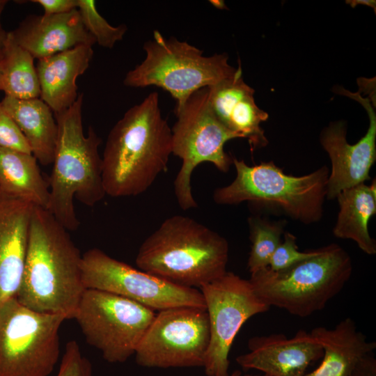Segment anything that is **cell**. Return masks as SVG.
<instances>
[{"label":"cell","mask_w":376,"mask_h":376,"mask_svg":"<svg viewBox=\"0 0 376 376\" xmlns=\"http://www.w3.org/2000/svg\"><path fill=\"white\" fill-rule=\"evenodd\" d=\"M47 209L34 206L17 300L37 312L74 319L86 288L82 254Z\"/></svg>","instance_id":"obj_1"},{"label":"cell","mask_w":376,"mask_h":376,"mask_svg":"<svg viewBox=\"0 0 376 376\" xmlns=\"http://www.w3.org/2000/svg\"><path fill=\"white\" fill-rule=\"evenodd\" d=\"M171 128L162 116L157 92L130 108L109 133L102 157L106 195L134 196L167 171Z\"/></svg>","instance_id":"obj_2"},{"label":"cell","mask_w":376,"mask_h":376,"mask_svg":"<svg viewBox=\"0 0 376 376\" xmlns=\"http://www.w3.org/2000/svg\"><path fill=\"white\" fill-rule=\"evenodd\" d=\"M228 256L225 237L192 218L177 214L165 219L143 242L135 263L152 275L199 289L227 272Z\"/></svg>","instance_id":"obj_3"},{"label":"cell","mask_w":376,"mask_h":376,"mask_svg":"<svg viewBox=\"0 0 376 376\" xmlns=\"http://www.w3.org/2000/svg\"><path fill=\"white\" fill-rule=\"evenodd\" d=\"M84 94L66 110L54 113L57 139L49 180L47 210L67 230H75L80 221L74 199L92 207L105 196L102 176V140L92 126L84 134L82 121Z\"/></svg>","instance_id":"obj_4"},{"label":"cell","mask_w":376,"mask_h":376,"mask_svg":"<svg viewBox=\"0 0 376 376\" xmlns=\"http://www.w3.org/2000/svg\"><path fill=\"white\" fill-rule=\"evenodd\" d=\"M236 176L217 188L213 200L219 205L247 202L252 208L283 214L304 224L322 219L329 171L326 166L304 175L284 173L273 161L249 166L233 157Z\"/></svg>","instance_id":"obj_5"},{"label":"cell","mask_w":376,"mask_h":376,"mask_svg":"<svg viewBox=\"0 0 376 376\" xmlns=\"http://www.w3.org/2000/svg\"><path fill=\"white\" fill-rule=\"evenodd\" d=\"M352 269L349 253L332 243L287 269L273 271L267 267L251 274L249 280L268 306L305 318L324 308L342 290Z\"/></svg>","instance_id":"obj_6"},{"label":"cell","mask_w":376,"mask_h":376,"mask_svg":"<svg viewBox=\"0 0 376 376\" xmlns=\"http://www.w3.org/2000/svg\"><path fill=\"white\" fill-rule=\"evenodd\" d=\"M143 48L145 59L126 74L123 84L131 88H161L175 100V110L180 109L194 92L231 78L237 70L228 63L227 54L205 56L195 46L174 37L166 38L157 30Z\"/></svg>","instance_id":"obj_7"},{"label":"cell","mask_w":376,"mask_h":376,"mask_svg":"<svg viewBox=\"0 0 376 376\" xmlns=\"http://www.w3.org/2000/svg\"><path fill=\"white\" fill-rule=\"evenodd\" d=\"M174 112L176 121L171 128L172 154L182 161L174 180V192L180 208L187 210L198 207L191 186L196 167L210 162L219 171L228 172L233 157L225 152L224 145L237 136L214 115L209 103L207 87L194 92Z\"/></svg>","instance_id":"obj_8"},{"label":"cell","mask_w":376,"mask_h":376,"mask_svg":"<svg viewBox=\"0 0 376 376\" xmlns=\"http://www.w3.org/2000/svg\"><path fill=\"white\" fill-rule=\"evenodd\" d=\"M66 318L31 310L13 297L0 306V376H49L58 363Z\"/></svg>","instance_id":"obj_9"},{"label":"cell","mask_w":376,"mask_h":376,"mask_svg":"<svg viewBox=\"0 0 376 376\" xmlns=\"http://www.w3.org/2000/svg\"><path fill=\"white\" fill-rule=\"evenodd\" d=\"M154 311L113 293L86 289L74 319L86 340L109 363H123L135 354L152 322Z\"/></svg>","instance_id":"obj_10"},{"label":"cell","mask_w":376,"mask_h":376,"mask_svg":"<svg viewBox=\"0 0 376 376\" xmlns=\"http://www.w3.org/2000/svg\"><path fill=\"white\" fill-rule=\"evenodd\" d=\"M81 270L86 289L113 293L153 311L179 306L205 308L199 289L178 285L135 269L97 248L82 254Z\"/></svg>","instance_id":"obj_11"},{"label":"cell","mask_w":376,"mask_h":376,"mask_svg":"<svg viewBox=\"0 0 376 376\" xmlns=\"http://www.w3.org/2000/svg\"><path fill=\"white\" fill-rule=\"evenodd\" d=\"M210 343L205 308L179 306L155 315L135 352L147 368L203 367Z\"/></svg>","instance_id":"obj_12"},{"label":"cell","mask_w":376,"mask_h":376,"mask_svg":"<svg viewBox=\"0 0 376 376\" xmlns=\"http://www.w3.org/2000/svg\"><path fill=\"white\" fill-rule=\"evenodd\" d=\"M207 313L210 343L203 368L207 376H228L229 352L242 325L269 309L256 294L249 280L226 272L199 288Z\"/></svg>","instance_id":"obj_13"},{"label":"cell","mask_w":376,"mask_h":376,"mask_svg":"<svg viewBox=\"0 0 376 376\" xmlns=\"http://www.w3.org/2000/svg\"><path fill=\"white\" fill-rule=\"evenodd\" d=\"M340 93L361 103L367 111L369 126L366 134L355 144L346 138L344 121L332 122L320 134V143L328 153L331 163L326 198L336 199L338 194L370 179V171L376 160V114L370 100L359 93H351L340 88Z\"/></svg>","instance_id":"obj_14"},{"label":"cell","mask_w":376,"mask_h":376,"mask_svg":"<svg viewBox=\"0 0 376 376\" xmlns=\"http://www.w3.org/2000/svg\"><path fill=\"white\" fill-rule=\"evenodd\" d=\"M248 348L249 352L237 357V363L244 370H258L268 376H304L308 366L323 355L321 345L304 330L290 338L283 334L254 336Z\"/></svg>","instance_id":"obj_15"},{"label":"cell","mask_w":376,"mask_h":376,"mask_svg":"<svg viewBox=\"0 0 376 376\" xmlns=\"http://www.w3.org/2000/svg\"><path fill=\"white\" fill-rule=\"evenodd\" d=\"M242 75L240 65L235 76L207 87L208 100L217 119L237 138L247 139L253 152L268 144L260 124L269 116L257 106L254 90Z\"/></svg>","instance_id":"obj_16"},{"label":"cell","mask_w":376,"mask_h":376,"mask_svg":"<svg viewBox=\"0 0 376 376\" xmlns=\"http://www.w3.org/2000/svg\"><path fill=\"white\" fill-rule=\"evenodd\" d=\"M33 207L0 191V306L20 286Z\"/></svg>","instance_id":"obj_17"},{"label":"cell","mask_w":376,"mask_h":376,"mask_svg":"<svg viewBox=\"0 0 376 376\" xmlns=\"http://www.w3.org/2000/svg\"><path fill=\"white\" fill-rule=\"evenodd\" d=\"M13 40L37 60L81 45H93L77 9L58 15H31L10 31Z\"/></svg>","instance_id":"obj_18"},{"label":"cell","mask_w":376,"mask_h":376,"mask_svg":"<svg viewBox=\"0 0 376 376\" xmlns=\"http://www.w3.org/2000/svg\"><path fill=\"white\" fill-rule=\"evenodd\" d=\"M92 47L78 45L38 60L40 98L54 113L66 110L77 100V79L89 67L93 56Z\"/></svg>","instance_id":"obj_19"},{"label":"cell","mask_w":376,"mask_h":376,"mask_svg":"<svg viewBox=\"0 0 376 376\" xmlns=\"http://www.w3.org/2000/svg\"><path fill=\"white\" fill-rule=\"evenodd\" d=\"M310 333L322 348L323 360L304 376H350L376 348V343L368 341L351 318L343 320L333 329L318 327Z\"/></svg>","instance_id":"obj_20"},{"label":"cell","mask_w":376,"mask_h":376,"mask_svg":"<svg viewBox=\"0 0 376 376\" xmlns=\"http://www.w3.org/2000/svg\"><path fill=\"white\" fill-rule=\"evenodd\" d=\"M1 103L24 134L38 162L43 166L52 164L57 125L49 106L40 97L21 100L5 96Z\"/></svg>","instance_id":"obj_21"},{"label":"cell","mask_w":376,"mask_h":376,"mask_svg":"<svg viewBox=\"0 0 376 376\" xmlns=\"http://www.w3.org/2000/svg\"><path fill=\"white\" fill-rule=\"evenodd\" d=\"M339 212L333 234L352 240L368 255L376 253V242L368 230L370 219L376 214V182L361 183L341 191L336 198Z\"/></svg>","instance_id":"obj_22"},{"label":"cell","mask_w":376,"mask_h":376,"mask_svg":"<svg viewBox=\"0 0 376 376\" xmlns=\"http://www.w3.org/2000/svg\"><path fill=\"white\" fill-rule=\"evenodd\" d=\"M0 191L34 206H49V182L32 153L0 148Z\"/></svg>","instance_id":"obj_23"},{"label":"cell","mask_w":376,"mask_h":376,"mask_svg":"<svg viewBox=\"0 0 376 376\" xmlns=\"http://www.w3.org/2000/svg\"><path fill=\"white\" fill-rule=\"evenodd\" d=\"M0 91L5 96L27 100L40 95L34 58L13 40L8 32L3 48Z\"/></svg>","instance_id":"obj_24"},{"label":"cell","mask_w":376,"mask_h":376,"mask_svg":"<svg viewBox=\"0 0 376 376\" xmlns=\"http://www.w3.org/2000/svg\"><path fill=\"white\" fill-rule=\"evenodd\" d=\"M248 225L251 250L247 267L252 274L268 267L272 254L282 241L286 221L252 215L248 218Z\"/></svg>","instance_id":"obj_25"},{"label":"cell","mask_w":376,"mask_h":376,"mask_svg":"<svg viewBox=\"0 0 376 376\" xmlns=\"http://www.w3.org/2000/svg\"><path fill=\"white\" fill-rule=\"evenodd\" d=\"M77 10L86 31L100 46L111 49L123 40L127 31L125 24L113 26L99 13L93 0H77Z\"/></svg>","instance_id":"obj_26"},{"label":"cell","mask_w":376,"mask_h":376,"mask_svg":"<svg viewBox=\"0 0 376 376\" xmlns=\"http://www.w3.org/2000/svg\"><path fill=\"white\" fill-rule=\"evenodd\" d=\"M281 241L272 254L268 267L273 271L287 269L315 254L317 249L300 251L297 244V237L289 232L283 234Z\"/></svg>","instance_id":"obj_27"},{"label":"cell","mask_w":376,"mask_h":376,"mask_svg":"<svg viewBox=\"0 0 376 376\" xmlns=\"http://www.w3.org/2000/svg\"><path fill=\"white\" fill-rule=\"evenodd\" d=\"M56 376H93L92 365L76 340L66 344Z\"/></svg>","instance_id":"obj_28"},{"label":"cell","mask_w":376,"mask_h":376,"mask_svg":"<svg viewBox=\"0 0 376 376\" xmlns=\"http://www.w3.org/2000/svg\"><path fill=\"white\" fill-rule=\"evenodd\" d=\"M0 148L31 153L24 134L0 102Z\"/></svg>","instance_id":"obj_29"},{"label":"cell","mask_w":376,"mask_h":376,"mask_svg":"<svg viewBox=\"0 0 376 376\" xmlns=\"http://www.w3.org/2000/svg\"><path fill=\"white\" fill-rule=\"evenodd\" d=\"M44 10V15H58L77 9V0H32Z\"/></svg>","instance_id":"obj_30"},{"label":"cell","mask_w":376,"mask_h":376,"mask_svg":"<svg viewBox=\"0 0 376 376\" xmlns=\"http://www.w3.org/2000/svg\"><path fill=\"white\" fill-rule=\"evenodd\" d=\"M350 376H376V360L373 354L366 357Z\"/></svg>","instance_id":"obj_31"},{"label":"cell","mask_w":376,"mask_h":376,"mask_svg":"<svg viewBox=\"0 0 376 376\" xmlns=\"http://www.w3.org/2000/svg\"><path fill=\"white\" fill-rule=\"evenodd\" d=\"M7 3H8L7 0H0V50L3 48L5 42L7 38L8 32V31H6L3 29L2 25L1 24V16Z\"/></svg>","instance_id":"obj_32"},{"label":"cell","mask_w":376,"mask_h":376,"mask_svg":"<svg viewBox=\"0 0 376 376\" xmlns=\"http://www.w3.org/2000/svg\"><path fill=\"white\" fill-rule=\"evenodd\" d=\"M346 3L350 4L352 8H354L357 5H366L373 8L375 11V1L373 0H352V1H346Z\"/></svg>","instance_id":"obj_33"},{"label":"cell","mask_w":376,"mask_h":376,"mask_svg":"<svg viewBox=\"0 0 376 376\" xmlns=\"http://www.w3.org/2000/svg\"><path fill=\"white\" fill-rule=\"evenodd\" d=\"M210 3L219 9H223L225 7L224 1H211Z\"/></svg>","instance_id":"obj_34"},{"label":"cell","mask_w":376,"mask_h":376,"mask_svg":"<svg viewBox=\"0 0 376 376\" xmlns=\"http://www.w3.org/2000/svg\"><path fill=\"white\" fill-rule=\"evenodd\" d=\"M3 49H2L0 50V81H1L2 67H3Z\"/></svg>","instance_id":"obj_35"},{"label":"cell","mask_w":376,"mask_h":376,"mask_svg":"<svg viewBox=\"0 0 376 376\" xmlns=\"http://www.w3.org/2000/svg\"><path fill=\"white\" fill-rule=\"evenodd\" d=\"M228 376H241V372L240 370H235L232 373L229 374ZM244 376H249V375H244ZM261 376H268L267 375L263 374Z\"/></svg>","instance_id":"obj_36"}]
</instances>
